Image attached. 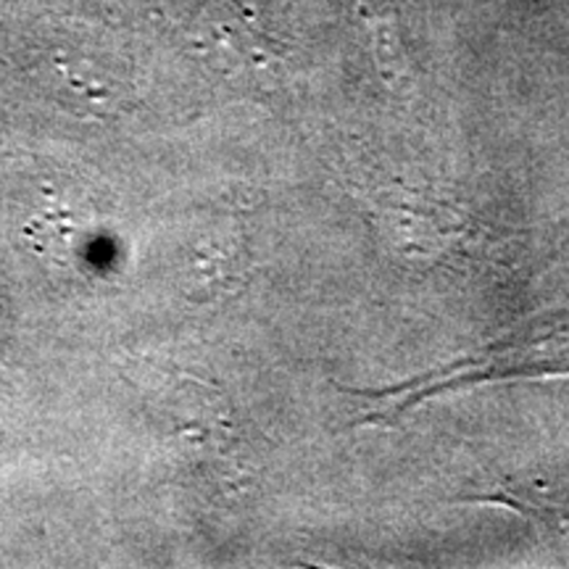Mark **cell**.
<instances>
[{
  "instance_id": "6da1fadb",
  "label": "cell",
  "mask_w": 569,
  "mask_h": 569,
  "mask_svg": "<svg viewBox=\"0 0 569 569\" xmlns=\"http://www.w3.org/2000/svg\"><path fill=\"white\" fill-rule=\"evenodd\" d=\"M3 338H6V327H3V311H0V348H3Z\"/></svg>"
}]
</instances>
